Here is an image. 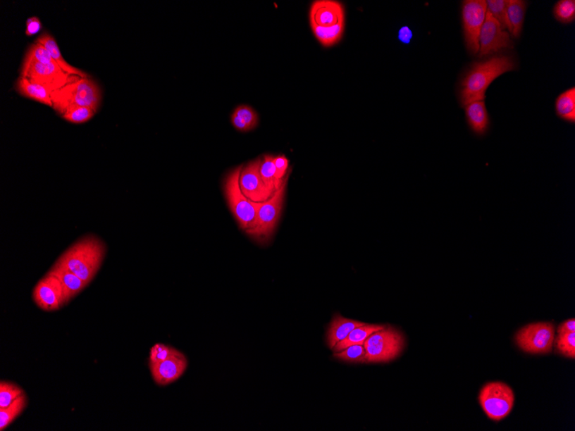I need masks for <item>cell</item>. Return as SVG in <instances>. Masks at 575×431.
Listing matches in <instances>:
<instances>
[{
  "label": "cell",
  "mask_w": 575,
  "mask_h": 431,
  "mask_svg": "<svg viewBox=\"0 0 575 431\" xmlns=\"http://www.w3.org/2000/svg\"><path fill=\"white\" fill-rule=\"evenodd\" d=\"M310 25L330 27L345 22L343 4L335 0H316L311 5Z\"/></svg>",
  "instance_id": "obj_15"
},
{
  "label": "cell",
  "mask_w": 575,
  "mask_h": 431,
  "mask_svg": "<svg viewBox=\"0 0 575 431\" xmlns=\"http://www.w3.org/2000/svg\"><path fill=\"white\" fill-rule=\"evenodd\" d=\"M314 37L326 48L335 45L341 40L345 32V22L330 27L310 25Z\"/></svg>",
  "instance_id": "obj_23"
},
{
  "label": "cell",
  "mask_w": 575,
  "mask_h": 431,
  "mask_svg": "<svg viewBox=\"0 0 575 431\" xmlns=\"http://www.w3.org/2000/svg\"><path fill=\"white\" fill-rule=\"evenodd\" d=\"M36 42L44 46L48 51L51 54L53 59L56 61L59 67L63 70L68 75L73 76H79L80 77H87L89 75L87 73L82 71L79 68L73 67V65L68 63L65 61L63 56L61 53L59 46H58L56 39L49 32H44L37 39Z\"/></svg>",
  "instance_id": "obj_19"
},
{
  "label": "cell",
  "mask_w": 575,
  "mask_h": 431,
  "mask_svg": "<svg viewBox=\"0 0 575 431\" xmlns=\"http://www.w3.org/2000/svg\"><path fill=\"white\" fill-rule=\"evenodd\" d=\"M555 112L559 118L571 123H575V88L562 92L555 100Z\"/></svg>",
  "instance_id": "obj_24"
},
{
  "label": "cell",
  "mask_w": 575,
  "mask_h": 431,
  "mask_svg": "<svg viewBox=\"0 0 575 431\" xmlns=\"http://www.w3.org/2000/svg\"><path fill=\"white\" fill-rule=\"evenodd\" d=\"M274 165L277 170L278 180L285 181V178L289 176L288 174L290 165L289 159L285 155H278V156H274Z\"/></svg>",
  "instance_id": "obj_36"
},
{
  "label": "cell",
  "mask_w": 575,
  "mask_h": 431,
  "mask_svg": "<svg viewBox=\"0 0 575 431\" xmlns=\"http://www.w3.org/2000/svg\"><path fill=\"white\" fill-rule=\"evenodd\" d=\"M478 399L486 415L492 420L499 422L514 409L515 394L507 384L493 382L481 388Z\"/></svg>",
  "instance_id": "obj_7"
},
{
  "label": "cell",
  "mask_w": 575,
  "mask_h": 431,
  "mask_svg": "<svg viewBox=\"0 0 575 431\" xmlns=\"http://www.w3.org/2000/svg\"><path fill=\"white\" fill-rule=\"evenodd\" d=\"M42 29V23L37 17H31L26 21L25 35L27 37H32Z\"/></svg>",
  "instance_id": "obj_37"
},
{
  "label": "cell",
  "mask_w": 575,
  "mask_h": 431,
  "mask_svg": "<svg viewBox=\"0 0 575 431\" xmlns=\"http://www.w3.org/2000/svg\"><path fill=\"white\" fill-rule=\"evenodd\" d=\"M51 99L52 108L61 116L77 107H89L97 113L102 101V91L91 77H79L52 92Z\"/></svg>",
  "instance_id": "obj_3"
},
{
  "label": "cell",
  "mask_w": 575,
  "mask_h": 431,
  "mask_svg": "<svg viewBox=\"0 0 575 431\" xmlns=\"http://www.w3.org/2000/svg\"><path fill=\"white\" fill-rule=\"evenodd\" d=\"M106 251V244L102 239L88 235L66 250L56 263L72 271L89 285L102 266Z\"/></svg>",
  "instance_id": "obj_2"
},
{
  "label": "cell",
  "mask_w": 575,
  "mask_h": 431,
  "mask_svg": "<svg viewBox=\"0 0 575 431\" xmlns=\"http://www.w3.org/2000/svg\"><path fill=\"white\" fill-rule=\"evenodd\" d=\"M487 3V13L499 22L501 28L507 29V8L508 0H488Z\"/></svg>",
  "instance_id": "obj_30"
},
{
  "label": "cell",
  "mask_w": 575,
  "mask_h": 431,
  "mask_svg": "<svg viewBox=\"0 0 575 431\" xmlns=\"http://www.w3.org/2000/svg\"><path fill=\"white\" fill-rule=\"evenodd\" d=\"M48 274L52 275L54 277L59 279L65 291V297L67 304L88 286L87 282L78 277L75 273H73L72 271L66 269L64 267L58 266L56 263H54L51 269L49 270Z\"/></svg>",
  "instance_id": "obj_17"
},
{
  "label": "cell",
  "mask_w": 575,
  "mask_h": 431,
  "mask_svg": "<svg viewBox=\"0 0 575 431\" xmlns=\"http://www.w3.org/2000/svg\"><path fill=\"white\" fill-rule=\"evenodd\" d=\"M384 326L385 325L367 324L359 326V327L353 330L344 340L338 343L335 346L333 347V351L340 352L345 349L352 346V345L364 344V342L366 341L372 333L379 331V330L383 329Z\"/></svg>",
  "instance_id": "obj_22"
},
{
  "label": "cell",
  "mask_w": 575,
  "mask_h": 431,
  "mask_svg": "<svg viewBox=\"0 0 575 431\" xmlns=\"http://www.w3.org/2000/svg\"><path fill=\"white\" fill-rule=\"evenodd\" d=\"M233 114L239 116L246 123L250 131L255 129L258 125L259 116L257 112L254 108L248 106H240L237 107Z\"/></svg>",
  "instance_id": "obj_35"
},
{
  "label": "cell",
  "mask_w": 575,
  "mask_h": 431,
  "mask_svg": "<svg viewBox=\"0 0 575 431\" xmlns=\"http://www.w3.org/2000/svg\"><path fill=\"white\" fill-rule=\"evenodd\" d=\"M364 363H388L402 354L405 346V339L401 332L392 326H384L372 333L364 342Z\"/></svg>",
  "instance_id": "obj_5"
},
{
  "label": "cell",
  "mask_w": 575,
  "mask_h": 431,
  "mask_svg": "<svg viewBox=\"0 0 575 431\" xmlns=\"http://www.w3.org/2000/svg\"><path fill=\"white\" fill-rule=\"evenodd\" d=\"M558 334L566 332H575V320L574 318H569V320L563 322L558 326Z\"/></svg>",
  "instance_id": "obj_39"
},
{
  "label": "cell",
  "mask_w": 575,
  "mask_h": 431,
  "mask_svg": "<svg viewBox=\"0 0 575 431\" xmlns=\"http://www.w3.org/2000/svg\"><path fill=\"white\" fill-rule=\"evenodd\" d=\"M243 165L237 167L228 175L224 182V193L233 216L239 227L246 232L254 226L256 218V205L244 195L240 185V173Z\"/></svg>",
  "instance_id": "obj_6"
},
{
  "label": "cell",
  "mask_w": 575,
  "mask_h": 431,
  "mask_svg": "<svg viewBox=\"0 0 575 431\" xmlns=\"http://www.w3.org/2000/svg\"><path fill=\"white\" fill-rule=\"evenodd\" d=\"M262 158H259L243 166L240 173V185L248 199L254 203H264L274 195L273 190L267 187L260 175Z\"/></svg>",
  "instance_id": "obj_13"
},
{
  "label": "cell",
  "mask_w": 575,
  "mask_h": 431,
  "mask_svg": "<svg viewBox=\"0 0 575 431\" xmlns=\"http://www.w3.org/2000/svg\"><path fill=\"white\" fill-rule=\"evenodd\" d=\"M466 120L474 134L483 137L488 133L490 120L484 101H475L465 106Z\"/></svg>",
  "instance_id": "obj_16"
},
{
  "label": "cell",
  "mask_w": 575,
  "mask_h": 431,
  "mask_svg": "<svg viewBox=\"0 0 575 431\" xmlns=\"http://www.w3.org/2000/svg\"><path fill=\"white\" fill-rule=\"evenodd\" d=\"M487 14L485 0H466L462 5V26L466 46L470 53H479V37Z\"/></svg>",
  "instance_id": "obj_10"
},
{
  "label": "cell",
  "mask_w": 575,
  "mask_h": 431,
  "mask_svg": "<svg viewBox=\"0 0 575 431\" xmlns=\"http://www.w3.org/2000/svg\"><path fill=\"white\" fill-rule=\"evenodd\" d=\"M288 178L289 177H287L281 188L277 190L269 200L264 203H255L256 218L254 226L247 235L259 244H268L273 238L285 204Z\"/></svg>",
  "instance_id": "obj_4"
},
{
  "label": "cell",
  "mask_w": 575,
  "mask_h": 431,
  "mask_svg": "<svg viewBox=\"0 0 575 431\" xmlns=\"http://www.w3.org/2000/svg\"><path fill=\"white\" fill-rule=\"evenodd\" d=\"M20 72L21 77L31 82L44 85L52 92L80 77L68 75L58 65L41 63L28 54H25Z\"/></svg>",
  "instance_id": "obj_8"
},
{
  "label": "cell",
  "mask_w": 575,
  "mask_h": 431,
  "mask_svg": "<svg viewBox=\"0 0 575 431\" xmlns=\"http://www.w3.org/2000/svg\"><path fill=\"white\" fill-rule=\"evenodd\" d=\"M27 403H28V399L25 394L15 399L10 406L5 408H0V430H5L8 426L11 425V423H13L15 419L25 409Z\"/></svg>",
  "instance_id": "obj_26"
},
{
  "label": "cell",
  "mask_w": 575,
  "mask_h": 431,
  "mask_svg": "<svg viewBox=\"0 0 575 431\" xmlns=\"http://www.w3.org/2000/svg\"><path fill=\"white\" fill-rule=\"evenodd\" d=\"M413 31L407 26H403L400 29L398 32V39L404 44H410L412 39H413Z\"/></svg>",
  "instance_id": "obj_38"
},
{
  "label": "cell",
  "mask_w": 575,
  "mask_h": 431,
  "mask_svg": "<svg viewBox=\"0 0 575 431\" xmlns=\"http://www.w3.org/2000/svg\"><path fill=\"white\" fill-rule=\"evenodd\" d=\"M479 56L483 58L501 50L514 48L510 35L487 13L479 37Z\"/></svg>",
  "instance_id": "obj_11"
},
{
  "label": "cell",
  "mask_w": 575,
  "mask_h": 431,
  "mask_svg": "<svg viewBox=\"0 0 575 431\" xmlns=\"http://www.w3.org/2000/svg\"><path fill=\"white\" fill-rule=\"evenodd\" d=\"M95 115L96 112L91 108L77 107L62 115L61 118L71 123L81 124L90 121Z\"/></svg>",
  "instance_id": "obj_32"
},
{
  "label": "cell",
  "mask_w": 575,
  "mask_h": 431,
  "mask_svg": "<svg viewBox=\"0 0 575 431\" xmlns=\"http://www.w3.org/2000/svg\"><path fill=\"white\" fill-rule=\"evenodd\" d=\"M25 394V391L14 383L0 382V408H5L10 406L15 399Z\"/></svg>",
  "instance_id": "obj_27"
},
{
  "label": "cell",
  "mask_w": 575,
  "mask_h": 431,
  "mask_svg": "<svg viewBox=\"0 0 575 431\" xmlns=\"http://www.w3.org/2000/svg\"><path fill=\"white\" fill-rule=\"evenodd\" d=\"M526 7V2L522 0H508L507 29L514 38H519L521 36Z\"/></svg>",
  "instance_id": "obj_21"
},
{
  "label": "cell",
  "mask_w": 575,
  "mask_h": 431,
  "mask_svg": "<svg viewBox=\"0 0 575 431\" xmlns=\"http://www.w3.org/2000/svg\"><path fill=\"white\" fill-rule=\"evenodd\" d=\"M231 123L233 126H234L237 130L240 132L250 131L249 127H248L246 123H245L242 118H240L239 116L232 114Z\"/></svg>",
  "instance_id": "obj_40"
},
{
  "label": "cell",
  "mask_w": 575,
  "mask_h": 431,
  "mask_svg": "<svg viewBox=\"0 0 575 431\" xmlns=\"http://www.w3.org/2000/svg\"><path fill=\"white\" fill-rule=\"evenodd\" d=\"M33 300L46 312H54L67 305L65 291L59 279L47 273L33 289Z\"/></svg>",
  "instance_id": "obj_12"
},
{
  "label": "cell",
  "mask_w": 575,
  "mask_h": 431,
  "mask_svg": "<svg viewBox=\"0 0 575 431\" xmlns=\"http://www.w3.org/2000/svg\"><path fill=\"white\" fill-rule=\"evenodd\" d=\"M365 354L366 351L364 344H354L340 352H334L333 356L344 362L364 363Z\"/></svg>",
  "instance_id": "obj_31"
},
{
  "label": "cell",
  "mask_w": 575,
  "mask_h": 431,
  "mask_svg": "<svg viewBox=\"0 0 575 431\" xmlns=\"http://www.w3.org/2000/svg\"><path fill=\"white\" fill-rule=\"evenodd\" d=\"M260 175H261L262 180L267 187L273 190V192L280 189L283 182L285 181L278 180L277 170H276L274 156H273V155H264L261 165H260Z\"/></svg>",
  "instance_id": "obj_25"
},
{
  "label": "cell",
  "mask_w": 575,
  "mask_h": 431,
  "mask_svg": "<svg viewBox=\"0 0 575 431\" xmlns=\"http://www.w3.org/2000/svg\"><path fill=\"white\" fill-rule=\"evenodd\" d=\"M516 68L514 58L507 54H497L473 63L462 77L459 85L458 94L462 106H467L475 101H484L489 85L497 77L514 71Z\"/></svg>",
  "instance_id": "obj_1"
},
{
  "label": "cell",
  "mask_w": 575,
  "mask_h": 431,
  "mask_svg": "<svg viewBox=\"0 0 575 431\" xmlns=\"http://www.w3.org/2000/svg\"><path fill=\"white\" fill-rule=\"evenodd\" d=\"M555 328L551 322H537L524 326L516 333V344L523 351L532 355L552 352Z\"/></svg>",
  "instance_id": "obj_9"
},
{
  "label": "cell",
  "mask_w": 575,
  "mask_h": 431,
  "mask_svg": "<svg viewBox=\"0 0 575 431\" xmlns=\"http://www.w3.org/2000/svg\"><path fill=\"white\" fill-rule=\"evenodd\" d=\"M180 351L167 345L157 344L152 347L149 355V363H157L170 358L178 354Z\"/></svg>",
  "instance_id": "obj_33"
},
{
  "label": "cell",
  "mask_w": 575,
  "mask_h": 431,
  "mask_svg": "<svg viewBox=\"0 0 575 431\" xmlns=\"http://www.w3.org/2000/svg\"><path fill=\"white\" fill-rule=\"evenodd\" d=\"M555 18L562 23H570L575 18L574 0H560L554 7Z\"/></svg>",
  "instance_id": "obj_29"
},
{
  "label": "cell",
  "mask_w": 575,
  "mask_h": 431,
  "mask_svg": "<svg viewBox=\"0 0 575 431\" xmlns=\"http://www.w3.org/2000/svg\"><path fill=\"white\" fill-rule=\"evenodd\" d=\"M15 90L17 91L18 94L25 96L26 99L37 101V102L45 104L47 106L53 107L52 92L44 87V85L31 82L29 80L20 76L16 81Z\"/></svg>",
  "instance_id": "obj_18"
},
{
  "label": "cell",
  "mask_w": 575,
  "mask_h": 431,
  "mask_svg": "<svg viewBox=\"0 0 575 431\" xmlns=\"http://www.w3.org/2000/svg\"><path fill=\"white\" fill-rule=\"evenodd\" d=\"M188 360L182 352L157 363H149L152 376L159 386H166L176 382L185 374Z\"/></svg>",
  "instance_id": "obj_14"
},
{
  "label": "cell",
  "mask_w": 575,
  "mask_h": 431,
  "mask_svg": "<svg viewBox=\"0 0 575 431\" xmlns=\"http://www.w3.org/2000/svg\"><path fill=\"white\" fill-rule=\"evenodd\" d=\"M26 54L33 57L34 59L41 62V63L47 65H58L56 61L53 59L51 54H50L48 50H47L44 46L37 44V42H35L34 44L30 46L29 49L27 50Z\"/></svg>",
  "instance_id": "obj_34"
},
{
  "label": "cell",
  "mask_w": 575,
  "mask_h": 431,
  "mask_svg": "<svg viewBox=\"0 0 575 431\" xmlns=\"http://www.w3.org/2000/svg\"><path fill=\"white\" fill-rule=\"evenodd\" d=\"M554 343L557 351L561 355L571 359L575 358V332L558 334L557 339H555Z\"/></svg>",
  "instance_id": "obj_28"
},
{
  "label": "cell",
  "mask_w": 575,
  "mask_h": 431,
  "mask_svg": "<svg viewBox=\"0 0 575 431\" xmlns=\"http://www.w3.org/2000/svg\"><path fill=\"white\" fill-rule=\"evenodd\" d=\"M364 325L365 323H363V322L349 320V318L342 317L340 314H336L329 325L328 337H326L328 347L333 349L338 343L344 340L353 330Z\"/></svg>",
  "instance_id": "obj_20"
}]
</instances>
